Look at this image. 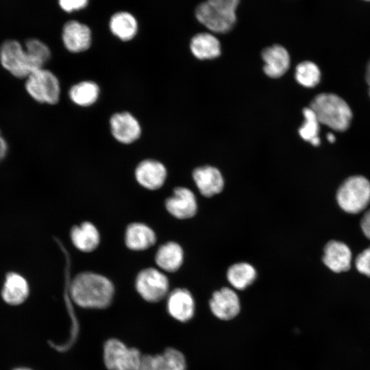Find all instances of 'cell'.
<instances>
[{
  "instance_id": "7402d4cb",
  "label": "cell",
  "mask_w": 370,
  "mask_h": 370,
  "mask_svg": "<svg viewBox=\"0 0 370 370\" xmlns=\"http://www.w3.org/2000/svg\"><path fill=\"white\" fill-rule=\"evenodd\" d=\"M184 252L175 242H168L158 248L155 260L157 265L166 272L177 271L183 263Z\"/></svg>"
},
{
  "instance_id": "d6986e66",
  "label": "cell",
  "mask_w": 370,
  "mask_h": 370,
  "mask_svg": "<svg viewBox=\"0 0 370 370\" xmlns=\"http://www.w3.org/2000/svg\"><path fill=\"white\" fill-rule=\"evenodd\" d=\"M156 241L153 230L141 223L130 224L125 231V243L126 246L134 251L147 249L153 246Z\"/></svg>"
},
{
  "instance_id": "e575fe53",
  "label": "cell",
  "mask_w": 370,
  "mask_h": 370,
  "mask_svg": "<svg viewBox=\"0 0 370 370\" xmlns=\"http://www.w3.org/2000/svg\"><path fill=\"white\" fill-rule=\"evenodd\" d=\"M365 79H366L367 84L369 86V94L370 96V61L369 62L367 66Z\"/></svg>"
},
{
  "instance_id": "5b68a950",
  "label": "cell",
  "mask_w": 370,
  "mask_h": 370,
  "mask_svg": "<svg viewBox=\"0 0 370 370\" xmlns=\"http://www.w3.org/2000/svg\"><path fill=\"white\" fill-rule=\"evenodd\" d=\"M336 200L342 210L350 214L364 210L370 203V182L361 175L351 176L338 188Z\"/></svg>"
},
{
  "instance_id": "836d02e7",
  "label": "cell",
  "mask_w": 370,
  "mask_h": 370,
  "mask_svg": "<svg viewBox=\"0 0 370 370\" xmlns=\"http://www.w3.org/2000/svg\"><path fill=\"white\" fill-rule=\"evenodd\" d=\"M8 144L5 138L1 135L0 131V162L3 160L8 152Z\"/></svg>"
},
{
  "instance_id": "f1b7e54d",
  "label": "cell",
  "mask_w": 370,
  "mask_h": 370,
  "mask_svg": "<svg viewBox=\"0 0 370 370\" xmlns=\"http://www.w3.org/2000/svg\"><path fill=\"white\" fill-rule=\"evenodd\" d=\"M168 370H186V361L179 350L169 347L162 354Z\"/></svg>"
},
{
  "instance_id": "f546056e",
  "label": "cell",
  "mask_w": 370,
  "mask_h": 370,
  "mask_svg": "<svg viewBox=\"0 0 370 370\" xmlns=\"http://www.w3.org/2000/svg\"><path fill=\"white\" fill-rule=\"evenodd\" d=\"M139 370H168L162 354L143 356Z\"/></svg>"
},
{
  "instance_id": "7a4b0ae2",
  "label": "cell",
  "mask_w": 370,
  "mask_h": 370,
  "mask_svg": "<svg viewBox=\"0 0 370 370\" xmlns=\"http://www.w3.org/2000/svg\"><path fill=\"white\" fill-rule=\"evenodd\" d=\"M320 123L343 132L350 125L352 112L347 102L334 93H321L310 104Z\"/></svg>"
},
{
  "instance_id": "ba28073f",
  "label": "cell",
  "mask_w": 370,
  "mask_h": 370,
  "mask_svg": "<svg viewBox=\"0 0 370 370\" xmlns=\"http://www.w3.org/2000/svg\"><path fill=\"white\" fill-rule=\"evenodd\" d=\"M135 286L139 295L147 301L158 302L169 293L167 277L155 268H147L138 274Z\"/></svg>"
},
{
  "instance_id": "603a6c76",
  "label": "cell",
  "mask_w": 370,
  "mask_h": 370,
  "mask_svg": "<svg viewBox=\"0 0 370 370\" xmlns=\"http://www.w3.org/2000/svg\"><path fill=\"white\" fill-rule=\"evenodd\" d=\"M193 54L198 59H213L221 54L219 40L207 32L199 33L194 36L190 44Z\"/></svg>"
},
{
  "instance_id": "9c48e42d",
  "label": "cell",
  "mask_w": 370,
  "mask_h": 370,
  "mask_svg": "<svg viewBox=\"0 0 370 370\" xmlns=\"http://www.w3.org/2000/svg\"><path fill=\"white\" fill-rule=\"evenodd\" d=\"M30 287L21 274L11 271L6 273L0 291L2 302L10 308H19L28 299Z\"/></svg>"
},
{
  "instance_id": "e0dca14e",
  "label": "cell",
  "mask_w": 370,
  "mask_h": 370,
  "mask_svg": "<svg viewBox=\"0 0 370 370\" xmlns=\"http://www.w3.org/2000/svg\"><path fill=\"white\" fill-rule=\"evenodd\" d=\"M193 177L199 192L204 197H212L219 193L223 188V177L215 167L211 166L197 167L193 172Z\"/></svg>"
},
{
  "instance_id": "7c38bea8",
  "label": "cell",
  "mask_w": 370,
  "mask_h": 370,
  "mask_svg": "<svg viewBox=\"0 0 370 370\" xmlns=\"http://www.w3.org/2000/svg\"><path fill=\"white\" fill-rule=\"evenodd\" d=\"M209 306L212 314L217 318L224 321L234 319L241 310L238 295L228 287L214 291L209 301Z\"/></svg>"
},
{
  "instance_id": "cb8c5ba5",
  "label": "cell",
  "mask_w": 370,
  "mask_h": 370,
  "mask_svg": "<svg viewBox=\"0 0 370 370\" xmlns=\"http://www.w3.org/2000/svg\"><path fill=\"white\" fill-rule=\"evenodd\" d=\"M100 95L99 85L91 80H84L73 84L69 90L71 101L80 107H88L97 102Z\"/></svg>"
},
{
  "instance_id": "484cf974",
  "label": "cell",
  "mask_w": 370,
  "mask_h": 370,
  "mask_svg": "<svg viewBox=\"0 0 370 370\" xmlns=\"http://www.w3.org/2000/svg\"><path fill=\"white\" fill-rule=\"evenodd\" d=\"M303 114L304 121L299 129V136L312 145L318 146L320 144V138L318 135L320 123L310 108H305L303 110Z\"/></svg>"
},
{
  "instance_id": "4dcf8cb0",
  "label": "cell",
  "mask_w": 370,
  "mask_h": 370,
  "mask_svg": "<svg viewBox=\"0 0 370 370\" xmlns=\"http://www.w3.org/2000/svg\"><path fill=\"white\" fill-rule=\"evenodd\" d=\"M355 265L360 273L370 277V247L357 256Z\"/></svg>"
},
{
  "instance_id": "2e32d148",
  "label": "cell",
  "mask_w": 370,
  "mask_h": 370,
  "mask_svg": "<svg viewBox=\"0 0 370 370\" xmlns=\"http://www.w3.org/2000/svg\"><path fill=\"white\" fill-rule=\"evenodd\" d=\"M261 56L264 63L263 71L270 77H280L289 68V54L286 49L280 45H274L264 49Z\"/></svg>"
},
{
  "instance_id": "8d00e7d4",
  "label": "cell",
  "mask_w": 370,
  "mask_h": 370,
  "mask_svg": "<svg viewBox=\"0 0 370 370\" xmlns=\"http://www.w3.org/2000/svg\"><path fill=\"white\" fill-rule=\"evenodd\" d=\"M327 138H328V141L330 142V143H334L335 141V136L332 133H328V134Z\"/></svg>"
},
{
  "instance_id": "9a60e30c",
  "label": "cell",
  "mask_w": 370,
  "mask_h": 370,
  "mask_svg": "<svg viewBox=\"0 0 370 370\" xmlns=\"http://www.w3.org/2000/svg\"><path fill=\"white\" fill-rule=\"evenodd\" d=\"M167 175L165 166L160 162L147 159L140 162L136 168L135 177L143 187L157 190L162 186Z\"/></svg>"
},
{
  "instance_id": "44dd1931",
  "label": "cell",
  "mask_w": 370,
  "mask_h": 370,
  "mask_svg": "<svg viewBox=\"0 0 370 370\" xmlns=\"http://www.w3.org/2000/svg\"><path fill=\"white\" fill-rule=\"evenodd\" d=\"M71 239L74 246L83 252H91L99 245L100 236L97 227L90 222H84L73 227Z\"/></svg>"
},
{
  "instance_id": "83f0119b",
  "label": "cell",
  "mask_w": 370,
  "mask_h": 370,
  "mask_svg": "<svg viewBox=\"0 0 370 370\" xmlns=\"http://www.w3.org/2000/svg\"><path fill=\"white\" fill-rule=\"evenodd\" d=\"M25 48L34 58L45 65L51 58L49 47L37 38H29L25 41Z\"/></svg>"
},
{
  "instance_id": "5bb4252c",
  "label": "cell",
  "mask_w": 370,
  "mask_h": 370,
  "mask_svg": "<svg viewBox=\"0 0 370 370\" xmlns=\"http://www.w3.org/2000/svg\"><path fill=\"white\" fill-rule=\"evenodd\" d=\"M166 308L173 319L180 322H187L194 315L195 300L188 290L177 288L168 295Z\"/></svg>"
},
{
  "instance_id": "52a82bcc",
  "label": "cell",
  "mask_w": 370,
  "mask_h": 370,
  "mask_svg": "<svg viewBox=\"0 0 370 370\" xmlns=\"http://www.w3.org/2000/svg\"><path fill=\"white\" fill-rule=\"evenodd\" d=\"M143 356L134 347H127L116 338L108 340L103 346V362L108 370H139Z\"/></svg>"
},
{
  "instance_id": "1f68e13d",
  "label": "cell",
  "mask_w": 370,
  "mask_h": 370,
  "mask_svg": "<svg viewBox=\"0 0 370 370\" xmlns=\"http://www.w3.org/2000/svg\"><path fill=\"white\" fill-rule=\"evenodd\" d=\"M60 8L66 12L79 11L85 8L88 4V0H60L58 1Z\"/></svg>"
},
{
  "instance_id": "8fae6325",
  "label": "cell",
  "mask_w": 370,
  "mask_h": 370,
  "mask_svg": "<svg viewBox=\"0 0 370 370\" xmlns=\"http://www.w3.org/2000/svg\"><path fill=\"white\" fill-rule=\"evenodd\" d=\"M90 28L80 21L70 20L62 27V40L66 50L79 53L88 50L92 44Z\"/></svg>"
},
{
  "instance_id": "ac0fdd59",
  "label": "cell",
  "mask_w": 370,
  "mask_h": 370,
  "mask_svg": "<svg viewBox=\"0 0 370 370\" xmlns=\"http://www.w3.org/2000/svg\"><path fill=\"white\" fill-rule=\"evenodd\" d=\"M352 252L343 243L330 241L324 248L323 263L332 271L341 273L349 270Z\"/></svg>"
},
{
  "instance_id": "ffe728a7",
  "label": "cell",
  "mask_w": 370,
  "mask_h": 370,
  "mask_svg": "<svg viewBox=\"0 0 370 370\" xmlns=\"http://www.w3.org/2000/svg\"><path fill=\"white\" fill-rule=\"evenodd\" d=\"M111 33L122 41H130L135 38L138 31L136 18L127 11L114 13L109 20Z\"/></svg>"
},
{
  "instance_id": "4fadbf2b",
  "label": "cell",
  "mask_w": 370,
  "mask_h": 370,
  "mask_svg": "<svg viewBox=\"0 0 370 370\" xmlns=\"http://www.w3.org/2000/svg\"><path fill=\"white\" fill-rule=\"evenodd\" d=\"M165 207L172 216L179 219L194 217L197 210L194 193L185 187H176L173 195L166 199Z\"/></svg>"
},
{
  "instance_id": "d590c367",
  "label": "cell",
  "mask_w": 370,
  "mask_h": 370,
  "mask_svg": "<svg viewBox=\"0 0 370 370\" xmlns=\"http://www.w3.org/2000/svg\"><path fill=\"white\" fill-rule=\"evenodd\" d=\"M10 370H34L33 369L26 366H16Z\"/></svg>"
},
{
  "instance_id": "6da1fadb",
  "label": "cell",
  "mask_w": 370,
  "mask_h": 370,
  "mask_svg": "<svg viewBox=\"0 0 370 370\" xmlns=\"http://www.w3.org/2000/svg\"><path fill=\"white\" fill-rule=\"evenodd\" d=\"M70 295L73 301L84 308L101 309L112 302L114 288L106 277L83 272L77 275L70 284Z\"/></svg>"
},
{
  "instance_id": "4316f807",
  "label": "cell",
  "mask_w": 370,
  "mask_h": 370,
  "mask_svg": "<svg viewBox=\"0 0 370 370\" xmlns=\"http://www.w3.org/2000/svg\"><path fill=\"white\" fill-rule=\"evenodd\" d=\"M295 76L297 82L301 86L312 88L319 83L321 71L314 62L304 61L297 66Z\"/></svg>"
},
{
  "instance_id": "3957f363",
  "label": "cell",
  "mask_w": 370,
  "mask_h": 370,
  "mask_svg": "<svg viewBox=\"0 0 370 370\" xmlns=\"http://www.w3.org/2000/svg\"><path fill=\"white\" fill-rule=\"evenodd\" d=\"M237 0H208L195 9L197 19L210 30L225 33L234 26L236 20Z\"/></svg>"
},
{
  "instance_id": "d4e9b609",
  "label": "cell",
  "mask_w": 370,
  "mask_h": 370,
  "mask_svg": "<svg viewBox=\"0 0 370 370\" xmlns=\"http://www.w3.org/2000/svg\"><path fill=\"white\" fill-rule=\"evenodd\" d=\"M257 273L255 268L247 262L232 264L227 271L229 283L237 290H244L255 281Z\"/></svg>"
},
{
  "instance_id": "8992f818",
  "label": "cell",
  "mask_w": 370,
  "mask_h": 370,
  "mask_svg": "<svg viewBox=\"0 0 370 370\" xmlns=\"http://www.w3.org/2000/svg\"><path fill=\"white\" fill-rule=\"evenodd\" d=\"M25 87L29 95L38 103L54 105L60 100V81L52 71L44 67L26 78Z\"/></svg>"
},
{
  "instance_id": "d6a6232c",
  "label": "cell",
  "mask_w": 370,
  "mask_h": 370,
  "mask_svg": "<svg viewBox=\"0 0 370 370\" xmlns=\"http://www.w3.org/2000/svg\"><path fill=\"white\" fill-rule=\"evenodd\" d=\"M360 227L365 236L370 239V209L367 210L361 218Z\"/></svg>"
},
{
  "instance_id": "277c9868",
  "label": "cell",
  "mask_w": 370,
  "mask_h": 370,
  "mask_svg": "<svg viewBox=\"0 0 370 370\" xmlns=\"http://www.w3.org/2000/svg\"><path fill=\"white\" fill-rule=\"evenodd\" d=\"M0 62L6 71L18 78L26 79L35 71L44 67L16 40H7L1 44Z\"/></svg>"
},
{
  "instance_id": "30bf717a",
  "label": "cell",
  "mask_w": 370,
  "mask_h": 370,
  "mask_svg": "<svg viewBox=\"0 0 370 370\" xmlns=\"http://www.w3.org/2000/svg\"><path fill=\"white\" fill-rule=\"evenodd\" d=\"M109 124L112 135L121 143L131 144L140 137V123L130 112L114 113L110 118Z\"/></svg>"
}]
</instances>
